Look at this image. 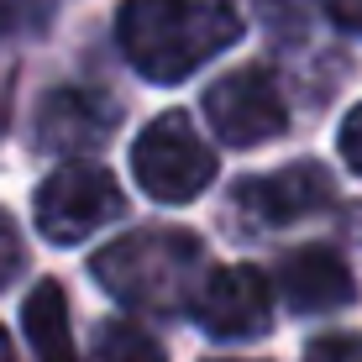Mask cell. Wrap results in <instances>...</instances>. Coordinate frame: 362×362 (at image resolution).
I'll list each match as a JSON object with an SVG mask.
<instances>
[{
  "label": "cell",
  "mask_w": 362,
  "mask_h": 362,
  "mask_svg": "<svg viewBox=\"0 0 362 362\" xmlns=\"http://www.w3.org/2000/svg\"><path fill=\"white\" fill-rule=\"evenodd\" d=\"M116 42L147 84H179L242 42V11L231 0H127Z\"/></svg>",
  "instance_id": "1"
},
{
  "label": "cell",
  "mask_w": 362,
  "mask_h": 362,
  "mask_svg": "<svg viewBox=\"0 0 362 362\" xmlns=\"http://www.w3.org/2000/svg\"><path fill=\"white\" fill-rule=\"evenodd\" d=\"M90 273L116 305L147 310V315H173V310H189L199 279H205V247H199V236L179 226L173 231L147 226L100 247Z\"/></svg>",
  "instance_id": "2"
},
{
  "label": "cell",
  "mask_w": 362,
  "mask_h": 362,
  "mask_svg": "<svg viewBox=\"0 0 362 362\" xmlns=\"http://www.w3.org/2000/svg\"><path fill=\"white\" fill-rule=\"evenodd\" d=\"M132 173L147 189V199H158V205H189L216 179V153H210V142L194 132V121L184 110H168V116H158L153 127L136 136Z\"/></svg>",
  "instance_id": "3"
},
{
  "label": "cell",
  "mask_w": 362,
  "mask_h": 362,
  "mask_svg": "<svg viewBox=\"0 0 362 362\" xmlns=\"http://www.w3.org/2000/svg\"><path fill=\"white\" fill-rule=\"evenodd\" d=\"M32 216L53 247H79L84 236L127 216V194L116 189V179L100 163H64L42 179Z\"/></svg>",
  "instance_id": "4"
},
{
  "label": "cell",
  "mask_w": 362,
  "mask_h": 362,
  "mask_svg": "<svg viewBox=\"0 0 362 362\" xmlns=\"http://www.w3.org/2000/svg\"><path fill=\"white\" fill-rule=\"evenodd\" d=\"M205 121L221 147H263L289 132V100L268 69H231L205 90Z\"/></svg>",
  "instance_id": "5"
},
{
  "label": "cell",
  "mask_w": 362,
  "mask_h": 362,
  "mask_svg": "<svg viewBox=\"0 0 362 362\" xmlns=\"http://www.w3.org/2000/svg\"><path fill=\"white\" fill-rule=\"evenodd\" d=\"M331 199H336L331 173L305 158V163H284L273 173H247V179H236L231 216L242 221L247 231H279V226L320 216Z\"/></svg>",
  "instance_id": "6"
},
{
  "label": "cell",
  "mask_w": 362,
  "mask_h": 362,
  "mask_svg": "<svg viewBox=\"0 0 362 362\" xmlns=\"http://www.w3.org/2000/svg\"><path fill=\"white\" fill-rule=\"evenodd\" d=\"M189 315L216 341H252L273 326V289L252 263L205 268V279L189 299Z\"/></svg>",
  "instance_id": "7"
},
{
  "label": "cell",
  "mask_w": 362,
  "mask_h": 362,
  "mask_svg": "<svg viewBox=\"0 0 362 362\" xmlns=\"http://www.w3.org/2000/svg\"><path fill=\"white\" fill-rule=\"evenodd\" d=\"M121 127V105L100 90H84V84H69V90H53L37 110V142L47 153H95L105 147Z\"/></svg>",
  "instance_id": "8"
},
{
  "label": "cell",
  "mask_w": 362,
  "mask_h": 362,
  "mask_svg": "<svg viewBox=\"0 0 362 362\" xmlns=\"http://www.w3.org/2000/svg\"><path fill=\"white\" fill-rule=\"evenodd\" d=\"M279 294L294 315H326L357 299V279L331 247H299L279 263Z\"/></svg>",
  "instance_id": "9"
},
{
  "label": "cell",
  "mask_w": 362,
  "mask_h": 362,
  "mask_svg": "<svg viewBox=\"0 0 362 362\" xmlns=\"http://www.w3.org/2000/svg\"><path fill=\"white\" fill-rule=\"evenodd\" d=\"M21 331H27L37 362H79L74 352V331H69V294L53 279L37 284L21 305Z\"/></svg>",
  "instance_id": "10"
},
{
  "label": "cell",
  "mask_w": 362,
  "mask_h": 362,
  "mask_svg": "<svg viewBox=\"0 0 362 362\" xmlns=\"http://www.w3.org/2000/svg\"><path fill=\"white\" fill-rule=\"evenodd\" d=\"M90 362H163V346L132 320H105L90 341Z\"/></svg>",
  "instance_id": "11"
},
{
  "label": "cell",
  "mask_w": 362,
  "mask_h": 362,
  "mask_svg": "<svg viewBox=\"0 0 362 362\" xmlns=\"http://www.w3.org/2000/svg\"><path fill=\"white\" fill-rule=\"evenodd\" d=\"M305 362H362V331H336V336L310 341Z\"/></svg>",
  "instance_id": "12"
},
{
  "label": "cell",
  "mask_w": 362,
  "mask_h": 362,
  "mask_svg": "<svg viewBox=\"0 0 362 362\" xmlns=\"http://www.w3.org/2000/svg\"><path fill=\"white\" fill-rule=\"evenodd\" d=\"M37 21H42V0H0V42L37 32Z\"/></svg>",
  "instance_id": "13"
},
{
  "label": "cell",
  "mask_w": 362,
  "mask_h": 362,
  "mask_svg": "<svg viewBox=\"0 0 362 362\" xmlns=\"http://www.w3.org/2000/svg\"><path fill=\"white\" fill-rule=\"evenodd\" d=\"M21 263H27V247H21V231H16V221L0 210V289H6L11 279L21 273Z\"/></svg>",
  "instance_id": "14"
},
{
  "label": "cell",
  "mask_w": 362,
  "mask_h": 362,
  "mask_svg": "<svg viewBox=\"0 0 362 362\" xmlns=\"http://www.w3.org/2000/svg\"><path fill=\"white\" fill-rule=\"evenodd\" d=\"M310 6H315V0H257V11H263V21H268L273 32H294V27H305Z\"/></svg>",
  "instance_id": "15"
},
{
  "label": "cell",
  "mask_w": 362,
  "mask_h": 362,
  "mask_svg": "<svg viewBox=\"0 0 362 362\" xmlns=\"http://www.w3.org/2000/svg\"><path fill=\"white\" fill-rule=\"evenodd\" d=\"M336 142H341V158H346V168H352L357 179H362V105H352V110H346V121H341V136H336Z\"/></svg>",
  "instance_id": "16"
},
{
  "label": "cell",
  "mask_w": 362,
  "mask_h": 362,
  "mask_svg": "<svg viewBox=\"0 0 362 362\" xmlns=\"http://www.w3.org/2000/svg\"><path fill=\"white\" fill-rule=\"evenodd\" d=\"M326 11H331L336 27H346V32L362 37V0H326Z\"/></svg>",
  "instance_id": "17"
},
{
  "label": "cell",
  "mask_w": 362,
  "mask_h": 362,
  "mask_svg": "<svg viewBox=\"0 0 362 362\" xmlns=\"http://www.w3.org/2000/svg\"><path fill=\"white\" fill-rule=\"evenodd\" d=\"M0 132H6V90H0Z\"/></svg>",
  "instance_id": "18"
}]
</instances>
